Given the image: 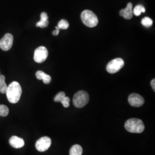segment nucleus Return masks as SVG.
Returning a JSON list of instances; mask_svg holds the SVG:
<instances>
[{"instance_id":"obj_16","label":"nucleus","mask_w":155,"mask_h":155,"mask_svg":"<svg viewBox=\"0 0 155 155\" xmlns=\"http://www.w3.org/2000/svg\"><path fill=\"white\" fill-rule=\"evenodd\" d=\"M141 24L144 27H145L147 28H148V27H150L152 25L153 20L148 17H145L142 19Z\"/></svg>"},{"instance_id":"obj_7","label":"nucleus","mask_w":155,"mask_h":155,"mask_svg":"<svg viewBox=\"0 0 155 155\" xmlns=\"http://www.w3.org/2000/svg\"><path fill=\"white\" fill-rule=\"evenodd\" d=\"M51 139L45 136L39 139L36 143V148L39 152H45L50 148L51 145Z\"/></svg>"},{"instance_id":"obj_6","label":"nucleus","mask_w":155,"mask_h":155,"mask_svg":"<svg viewBox=\"0 0 155 155\" xmlns=\"http://www.w3.org/2000/svg\"><path fill=\"white\" fill-rule=\"evenodd\" d=\"M48 55L47 49L44 46H40L37 48L34 53V61L36 63H41L47 59Z\"/></svg>"},{"instance_id":"obj_5","label":"nucleus","mask_w":155,"mask_h":155,"mask_svg":"<svg viewBox=\"0 0 155 155\" xmlns=\"http://www.w3.org/2000/svg\"><path fill=\"white\" fill-rule=\"evenodd\" d=\"M124 66V61L121 58H116L111 61L106 66L107 71L114 74L119 71Z\"/></svg>"},{"instance_id":"obj_12","label":"nucleus","mask_w":155,"mask_h":155,"mask_svg":"<svg viewBox=\"0 0 155 155\" xmlns=\"http://www.w3.org/2000/svg\"><path fill=\"white\" fill-rule=\"evenodd\" d=\"M36 77L39 80H43L45 84H49L51 81V77L50 75L42 71H38L36 73Z\"/></svg>"},{"instance_id":"obj_21","label":"nucleus","mask_w":155,"mask_h":155,"mask_svg":"<svg viewBox=\"0 0 155 155\" xmlns=\"http://www.w3.org/2000/svg\"><path fill=\"white\" fill-rule=\"evenodd\" d=\"M70 99L68 97L66 96L61 101V103L64 107L67 108V107H68L70 106Z\"/></svg>"},{"instance_id":"obj_15","label":"nucleus","mask_w":155,"mask_h":155,"mask_svg":"<svg viewBox=\"0 0 155 155\" xmlns=\"http://www.w3.org/2000/svg\"><path fill=\"white\" fill-rule=\"evenodd\" d=\"M145 9L144 6L141 5H138L136 6L133 9V14L136 16H140L141 13H145Z\"/></svg>"},{"instance_id":"obj_11","label":"nucleus","mask_w":155,"mask_h":155,"mask_svg":"<svg viewBox=\"0 0 155 155\" xmlns=\"http://www.w3.org/2000/svg\"><path fill=\"white\" fill-rule=\"evenodd\" d=\"M9 144L15 148H21L24 147L25 143L23 139L13 136L9 140Z\"/></svg>"},{"instance_id":"obj_22","label":"nucleus","mask_w":155,"mask_h":155,"mask_svg":"<svg viewBox=\"0 0 155 155\" xmlns=\"http://www.w3.org/2000/svg\"><path fill=\"white\" fill-rule=\"evenodd\" d=\"M40 20H42V21H47L48 20V16L47 15V14L45 13V12H42L41 13V16H40Z\"/></svg>"},{"instance_id":"obj_18","label":"nucleus","mask_w":155,"mask_h":155,"mask_svg":"<svg viewBox=\"0 0 155 155\" xmlns=\"http://www.w3.org/2000/svg\"><path fill=\"white\" fill-rule=\"evenodd\" d=\"M57 27L59 29H67L69 27V23L66 20H61L58 22Z\"/></svg>"},{"instance_id":"obj_25","label":"nucleus","mask_w":155,"mask_h":155,"mask_svg":"<svg viewBox=\"0 0 155 155\" xmlns=\"http://www.w3.org/2000/svg\"><path fill=\"white\" fill-rule=\"evenodd\" d=\"M1 75V72H0V75Z\"/></svg>"},{"instance_id":"obj_24","label":"nucleus","mask_w":155,"mask_h":155,"mask_svg":"<svg viewBox=\"0 0 155 155\" xmlns=\"http://www.w3.org/2000/svg\"><path fill=\"white\" fill-rule=\"evenodd\" d=\"M59 33V29H56V30L53 31L52 34H53L54 36H57V35H58Z\"/></svg>"},{"instance_id":"obj_3","label":"nucleus","mask_w":155,"mask_h":155,"mask_svg":"<svg viewBox=\"0 0 155 155\" xmlns=\"http://www.w3.org/2000/svg\"><path fill=\"white\" fill-rule=\"evenodd\" d=\"M81 20L85 25L90 28L96 27L98 23V19L96 15L89 10H85L82 12Z\"/></svg>"},{"instance_id":"obj_20","label":"nucleus","mask_w":155,"mask_h":155,"mask_svg":"<svg viewBox=\"0 0 155 155\" xmlns=\"http://www.w3.org/2000/svg\"><path fill=\"white\" fill-rule=\"evenodd\" d=\"M49 24L48 20L47 21H42L40 20L39 22L36 24V27H40V28H46Z\"/></svg>"},{"instance_id":"obj_9","label":"nucleus","mask_w":155,"mask_h":155,"mask_svg":"<svg viewBox=\"0 0 155 155\" xmlns=\"http://www.w3.org/2000/svg\"><path fill=\"white\" fill-rule=\"evenodd\" d=\"M128 101L130 105L136 107H140L144 104V98L141 95L136 93L131 94L129 96Z\"/></svg>"},{"instance_id":"obj_14","label":"nucleus","mask_w":155,"mask_h":155,"mask_svg":"<svg viewBox=\"0 0 155 155\" xmlns=\"http://www.w3.org/2000/svg\"><path fill=\"white\" fill-rule=\"evenodd\" d=\"M8 86L5 83V77L4 75H0V93L5 94L6 92Z\"/></svg>"},{"instance_id":"obj_13","label":"nucleus","mask_w":155,"mask_h":155,"mask_svg":"<svg viewBox=\"0 0 155 155\" xmlns=\"http://www.w3.org/2000/svg\"><path fill=\"white\" fill-rule=\"evenodd\" d=\"M83 153V149L79 145H73L70 150V155H82Z\"/></svg>"},{"instance_id":"obj_23","label":"nucleus","mask_w":155,"mask_h":155,"mask_svg":"<svg viewBox=\"0 0 155 155\" xmlns=\"http://www.w3.org/2000/svg\"><path fill=\"white\" fill-rule=\"evenodd\" d=\"M151 86L152 87V89L153 90V91H155V79H153V80H152L151 81Z\"/></svg>"},{"instance_id":"obj_8","label":"nucleus","mask_w":155,"mask_h":155,"mask_svg":"<svg viewBox=\"0 0 155 155\" xmlns=\"http://www.w3.org/2000/svg\"><path fill=\"white\" fill-rule=\"evenodd\" d=\"M13 43V36L11 33H6L0 40V48L1 50L7 51L11 50Z\"/></svg>"},{"instance_id":"obj_2","label":"nucleus","mask_w":155,"mask_h":155,"mask_svg":"<svg viewBox=\"0 0 155 155\" xmlns=\"http://www.w3.org/2000/svg\"><path fill=\"white\" fill-rule=\"evenodd\" d=\"M125 127L129 132L141 133L144 131L145 126L142 120L138 118H130L125 122Z\"/></svg>"},{"instance_id":"obj_4","label":"nucleus","mask_w":155,"mask_h":155,"mask_svg":"<svg viewBox=\"0 0 155 155\" xmlns=\"http://www.w3.org/2000/svg\"><path fill=\"white\" fill-rule=\"evenodd\" d=\"M89 101V94L83 90L78 91L73 97V104L78 108H82L85 106Z\"/></svg>"},{"instance_id":"obj_10","label":"nucleus","mask_w":155,"mask_h":155,"mask_svg":"<svg viewBox=\"0 0 155 155\" xmlns=\"http://www.w3.org/2000/svg\"><path fill=\"white\" fill-rule=\"evenodd\" d=\"M120 15L125 19H131L133 16V4L131 2H129L125 9H123L120 11Z\"/></svg>"},{"instance_id":"obj_1","label":"nucleus","mask_w":155,"mask_h":155,"mask_svg":"<svg viewBox=\"0 0 155 155\" xmlns=\"http://www.w3.org/2000/svg\"><path fill=\"white\" fill-rule=\"evenodd\" d=\"M22 93V89L20 84L17 82L11 83L6 90V96L8 101L12 104H16L20 99Z\"/></svg>"},{"instance_id":"obj_17","label":"nucleus","mask_w":155,"mask_h":155,"mask_svg":"<svg viewBox=\"0 0 155 155\" xmlns=\"http://www.w3.org/2000/svg\"><path fill=\"white\" fill-rule=\"evenodd\" d=\"M9 109L6 106L4 105H0V116H7L9 114Z\"/></svg>"},{"instance_id":"obj_19","label":"nucleus","mask_w":155,"mask_h":155,"mask_svg":"<svg viewBox=\"0 0 155 155\" xmlns=\"http://www.w3.org/2000/svg\"><path fill=\"white\" fill-rule=\"evenodd\" d=\"M65 97H66V94L63 91L59 92L58 94H56V95L55 97L54 101L56 102H61V101Z\"/></svg>"}]
</instances>
